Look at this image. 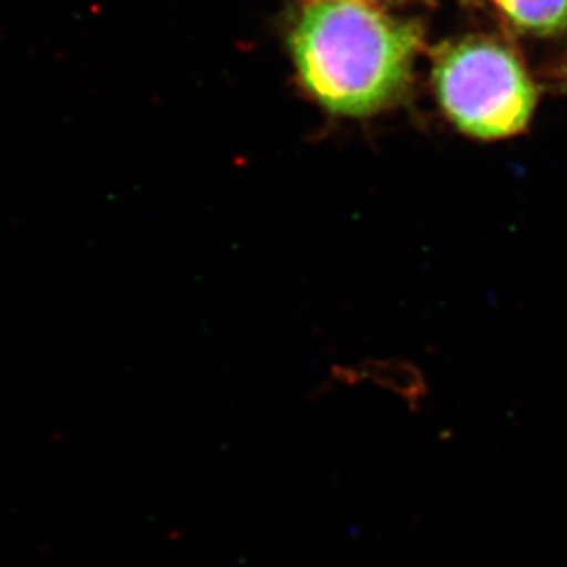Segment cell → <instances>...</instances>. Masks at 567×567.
<instances>
[{"instance_id":"7a4b0ae2","label":"cell","mask_w":567,"mask_h":567,"mask_svg":"<svg viewBox=\"0 0 567 567\" xmlns=\"http://www.w3.org/2000/svg\"><path fill=\"white\" fill-rule=\"evenodd\" d=\"M433 85L447 121L466 137H514L535 113V83L522 61L488 39H466L442 50Z\"/></svg>"},{"instance_id":"6da1fadb","label":"cell","mask_w":567,"mask_h":567,"mask_svg":"<svg viewBox=\"0 0 567 567\" xmlns=\"http://www.w3.org/2000/svg\"><path fill=\"white\" fill-rule=\"evenodd\" d=\"M421 33L361 0L306 8L291 35L300 82L333 115H377L410 85Z\"/></svg>"},{"instance_id":"3957f363","label":"cell","mask_w":567,"mask_h":567,"mask_svg":"<svg viewBox=\"0 0 567 567\" xmlns=\"http://www.w3.org/2000/svg\"><path fill=\"white\" fill-rule=\"evenodd\" d=\"M514 27L536 35L567 28V0H494Z\"/></svg>"}]
</instances>
